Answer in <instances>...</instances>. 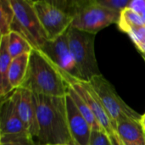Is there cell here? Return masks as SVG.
<instances>
[{
  "mask_svg": "<svg viewBox=\"0 0 145 145\" xmlns=\"http://www.w3.org/2000/svg\"><path fill=\"white\" fill-rule=\"evenodd\" d=\"M128 8L141 14L145 9V0H131Z\"/></svg>",
  "mask_w": 145,
  "mask_h": 145,
  "instance_id": "603a6c76",
  "label": "cell"
},
{
  "mask_svg": "<svg viewBox=\"0 0 145 145\" xmlns=\"http://www.w3.org/2000/svg\"><path fill=\"white\" fill-rule=\"evenodd\" d=\"M68 127L71 138L79 145H89L92 127L78 110L71 98L65 96Z\"/></svg>",
  "mask_w": 145,
  "mask_h": 145,
  "instance_id": "8fae6325",
  "label": "cell"
},
{
  "mask_svg": "<svg viewBox=\"0 0 145 145\" xmlns=\"http://www.w3.org/2000/svg\"><path fill=\"white\" fill-rule=\"evenodd\" d=\"M56 68L64 81L65 82V83L70 88L74 89L76 93L82 98V99L88 105L94 116L98 120L99 123L105 129L108 136L116 132V126L111 121L99 97L98 96L89 82L77 79L66 73L65 71H62L61 69L58 68L57 66Z\"/></svg>",
  "mask_w": 145,
  "mask_h": 145,
  "instance_id": "52a82bcc",
  "label": "cell"
},
{
  "mask_svg": "<svg viewBox=\"0 0 145 145\" xmlns=\"http://www.w3.org/2000/svg\"><path fill=\"white\" fill-rule=\"evenodd\" d=\"M116 132L126 143H145V131L140 121L127 119L116 124Z\"/></svg>",
  "mask_w": 145,
  "mask_h": 145,
  "instance_id": "5bb4252c",
  "label": "cell"
},
{
  "mask_svg": "<svg viewBox=\"0 0 145 145\" xmlns=\"http://www.w3.org/2000/svg\"><path fill=\"white\" fill-rule=\"evenodd\" d=\"M30 54L20 55L12 59L8 76V81L14 90L21 87L27 72Z\"/></svg>",
  "mask_w": 145,
  "mask_h": 145,
  "instance_id": "9a60e30c",
  "label": "cell"
},
{
  "mask_svg": "<svg viewBox=\"0 0 145 145\" xmlns=\"http://www.w3.org/2000/svg\"><path fill=\"white\" fill-rule=\"evenodd\" d=\"M12 59L8 52V35L2 36L0 39V95L2 99L14 91L8 76Z\"/></svg>",
  "mask_w": 145,
  "mask_h": 145,
  "instance_id": "4fadbf2b",
  "label": "cell"
},
{
  "mask_svg": "<svg viewBox=\"0 0 145 145\" xmlns=\"http://www.w3.org/2000/svg\"><path fill=\"white\" fill-rule=\"evenodd\" d=\"M97 3L109 9L121 13L124 9L128 8L131 0H96Z\"/></svg>",
  "mask_w": 145,
  "mask_h": 145,
  "instance_id": "ffe728a7",
  "label": "cell"
},
{
  "mask_svg": "<svg viewBox=\"0 0 145 145\" xmlns=\"http://www.w3.org/2000/svg\"><path fill=\"white\" fill-rule=\"evenodd\" d=\"M11 97L27 133L36 143L38 135V124L33 93L26 88H19L11 93Z\"/></svg>",
  "mask_w": 145,
  "mask_h": 145,
  "instance_id": "30bf717a",
  "label": "cell"
},
{
  "mask_svg": "<svg viewBox=\"0 0 145 145\" xmlns=\"http://www.w3.org/2000/svg\"><path fill=\"white\" fill-rule=\"evenodd\" d=\"M14 18V13L12 8L10 0L0 1V34L2 36L8 35L11 32V25Z\"/></svg>",
  "mask_w": 145,
  "mask_h": 145,
  "instance_id": "d6986e66",
  "label": "cell"
},
{
  "mask_svg": "<svg viewBox=\"0 0 145 145\" xmlns=\"http://www.w3.org/2000/svg\"><path fill=\"white\" fill-rule=\"evenodd\" d=\"M109 138L110 140V143L112 145H126L124 144L123 140L120 138V136L117 134L116 132L112 133L111 135H109Z\"/></svg>",
  "mask_w": 145,
  "mask_h": 145,
  "instance_id": "cb8c5ba5",
  "label": "cell"
},
{
  "mask_svg": "<svg viewBox=\"0 0 145 145\" xmlns=\"http://www.w3.org/2000/svg\"><path fill=\"white\" fill-rule=\"evenodd\" d=\"M14 18L11 31L21 35L35 49H39L48 39L41 24L34 2L30 0H10Z\"/></svg>",
  "mask_w": 145,
  "mask_h": 145,
  "instance_id": "3957f363",
  "label": "cell"
},
{
  "mask_svg": "<svg viewBox=\"0 0 145 145\" xmlns=\"http://www.w3.org/2000/svg\"><path fill=\"white\" fill-rule=\"evenodd\" d=\"M128 36L131 37L132 41L136 46L145 43V25L132 31L130 33H128Z\"/></svg>",
  "mask_w": 145,
  "mask_h": 145,
  "instance_id": "7402d4cb",
  "label": "cell"
},
{
  "mask_svg": "<svg viewBox=\"0 0 145 145\" xmlns=\"http://www.w3.org/2000/svg\"><path fill=\"white\" fill-rule=\"evenodd\" d=\"M120 13L109 9L96 0H78L71 27L96 35L106 26L119 22Z\"/></svg>",
  "mask_w": 145,
  "mask_h": 145,
  "instance_id": "5b68a950",
  "label": "cell"
},
{
  "mask_svg": "<svg viewBox=\"0 0 145 145\" xmlns=\"http://www.w3.org/2000/svg\"><path fill=\"white\" fill-rule=\"evenodd\" d=\"M67 31L54 40H48L39 50L55 66L71 76L82 80L70 51Z\"/></svg>",
  "mask_w": 145,
  "mask_h": 145,
  "instance_id": "9c48e42d",
  "label": "cell"
},
{
  "mask_svg": "<svg viewBox=\"0 0 145 145\" xmlns=\"http://www.w3.org/2000/svg\"><path fill=\"white\" fill-rule=\"evenodd\" d=\"M138 48V49L140 51V53L142 54H145V43H143V44H140V45H138L136 46Z\"/></svg>",
  "mask_w": 145,
  "mask_h": 145,
  "instance_id": "d4e9b609",
  "label": "cell"
},
{
  "mask_svg": "<svg viewBox=\"0 0 145 145\" xmlns=\"http://www.w3.org/2000/svg\"><path fill=\"white\" fill-rule=\"evenodd\" d=\"M89 83L99 97L105 110L116 126L119 121L127 119L140 121L142 116L130 108L117 94L114 87L102 76L93 77Z\"/></svg>",
  "mask_w": 145,
  "mask_h": 145,
  "instance_id": "8992f818",
  "label": "cell"
},
{
  "mask_svg": "<svg viewBox=\"0 0 145 145\" xmlns=\"http://www.w3.org/2000/svg\"><path fill=\"white\" fill-rule=\"evenodd\" d=\"M144 25L145 21L141 14L129 8L124 9L120 14L118 26L121 31L127 34L132 31Z\"/></svg>",
  "mask_w": 145,
  "mask_h": 145,
  "instance_id": "e0dca14e",
  "label": "cell"
},
{
  "mask_svg": "<svg viewBox=\"0 0 145 145\" xmlns=\"http://www.w3.org/2000/svg\"><path fill=\"white\" fill-rule=\"evenodd\" d=\"M89 145H112L108 134L104 131H92Z\"/></svg>",
  "mask_w": 145,
  "mask_h": 145,
  "instance_id": "44dd1931",
  "label": "cell"
},
{
  "mask_svg": "<svg viewBox=\"0 0 145 145\" xmlns=\"http://www.w3.org/2000/svg\"><path fill=\"white\" fill-rule=\"evenodd\" d=\"M34 7L48 40L65 33L71 26L73 17L62 9L55 0L33 1Z\"/></svg>",
  "mask_w": 145,
  "mask_h": 145,
  "instance_id": "ba28073f",
  "label": "cell"
},
{
  "mask_svg": "<svg viewBox=\"0 0 145 145\" xmlns=\"http://www.w3.org/2000/svg\"><path fill=\"white\" fill-rule=\"evenodd\" d=\"M20 88L33 93L54 97H65L69 90L56 66L35 48L30 54L26 76Z\"/></svg>",
  "mask_w": 145,
  "mask_h": 145,
  "instance_id": "7a4b0ae2",
  "label": "cell"
},
{
  "mask_svg": "<svg viewBox=\"0 0 145 145\" xmlns=\"http://www.w3.org/2000/svg\"><path fill=\"white\" fill-rule=\"evenodd\" d=\"M124 144L126 145H145L144 144H138V143H126L124 142Z\"/></svg>",
  "mask_w": 145,
  "mask_h": 145,
  "instance_id": "4316f807",
  "label": "cell"
},
{
  "mask_svg": "<svg viewBox=\"0 0 145 145\" xmlns=\"http://www.w3.org/2000/svg\"><path fill=\"white\" fill-rule=\"evenodd\" d=\"M70 51L83 81L89 82L101 75L94 52L95 35L70 26L68 31Z\"/></svg>",
  "mask_w": 145,
  "mask_h": 145,
  "instance_id": "277c9868",
  "label": "cell"
},
{
  "mask_svg": "<svg viewBox=\"0 0 145 145\" xmlns=\"http://www.w3.org/2000/svg\"><path fill=\"white\" fill-rule=\"evenodd\" d=\"M67 145H79V144H76L73 139H71V140L68 143V144Z\"/></svg>",
  "mask_w": 145,
  "mask_h": 145,
  "instance_id": "83f0119b",
  "label": "cell"
},
{
  "mask_svg": "<svg viewBox=\"0 0 145 145\" xmlns=\"http://www.w3.org/2000/svg\"><path fill=\"white\" fill-rule=\"evenodd\" d=\"M32 49V46L19 33L11 31L8 34V52L12 59L31 54Z\"/></svg>",
  "mask_w": 145,
  "mask_h": 145,
  "instance_id": "ac0fdd59",
  "label": "cell"
},
{
  "mask_svg": "<svg viewBox=\"0 0 145 145\" xmlns=\"http://www.w3.org/2000/svg\"><path fill=\"white\" fill-rule=\"evenodd\" d=\"M140 123H141V125L143 126V127H144V131H145V114L144 115V116H142V118H141Z\"/></svg>",
  "mask_w": 145,
  "mask_h": 145,
  "instance_id": "484cf974",
  "label": "cell"
},
{
  "mask_svg": "<svg viewBox=\"0 0 145 145\" xmlns=\"http://www.w3.org/2000/svg\"><path fill=\"white\" fill-rule=\"evenodd\" d=\"M141 16L143 17V19H144V20L145 21V9L143 11V13L141 14Z\"/></svg>",
  "mask_w": 145,
  "mask_h": 145,
  "instance_id": "f1b7e54d",
  "label": "cell"
},
{
  "mask_svg": "<svg viewBox=\"0 0 145 145\" xmlns=\"http://www.w3.org/2000/svg\"><path fill=\"white\" fill-rule=\"evenodd\" d=\"M67 94H69V96L71 98V99L75 103L76 106L77 107L78 110L80 111V113L82 115V116L85 118V120L88 121V123L91 126L93 131H104V132H105V129L102 127V126L99 123L98 120L94 116L93 113L92 112V110H90L88 105L82 99V98L76 93V91L74 89H72L71 88L69 87V90H68Z\"/></svg>",
  "mask_w": 145,
  "mask_h": 145,
  "instance_id": "2e32d148",
  "label": "cell"
},
{
  "mask_svg": "<svg viewBox=\"0 0 145 145\" xmlns=\"http://www.w3.org/2000/svg\"><path fill=\"white\" fill-rule=\"evenodd\" d=\"M38 135L37 145H65L72 139L67 121L65 97L33 93Z\"/></svg>",
  "mask_w": 145,
  "mask_h": 145,
  "instance_id": "6da1fadb",
  "label": "cell"
},
{
  "mask_svg": "<svg viewBox=\"0 0 145 145\" xmlns=\"http://www.w3.org/2000/svg\"><path fill=\"white\" fill-rule=\"evenodd\" d=\"M65 145H67V144H65Z\"/></svg>",
  "mask_w": 145,
  "mask_h": 145,
  "instance_id": "4dcf8cb0",
  "label": "cell"
},
{
  "mask_svg": "<svg viewBox=\"0 0 145 145\" xmlns=\"http://www.w3.org/2000/svg\"><path fill=\"white\" fill-rule=\"evenodd\" d=\"M27 133L11 94L2 100L0 109V136Z\"/></svg>",
  "mask_w": 145,
  "mask_h": 145,
  "instance_id": "7c38bea8",
  "label": "cell"
},
{
  "mask_svg": "<svg viewBox=\"0 0 145 145\" xmlns=\"http://www.w3.org/2000/svg\"><path fill=\"white\" fill-rule=\"evenodd\" d=\"M141 55H142L143 59H144V61H145V54H142V53H141Z\"/></svg>",
  "mask_w": 145,
  "mask_h": 145,
  "instance_id": "f546056e",
  "label": "cell"
}]
</instances>
